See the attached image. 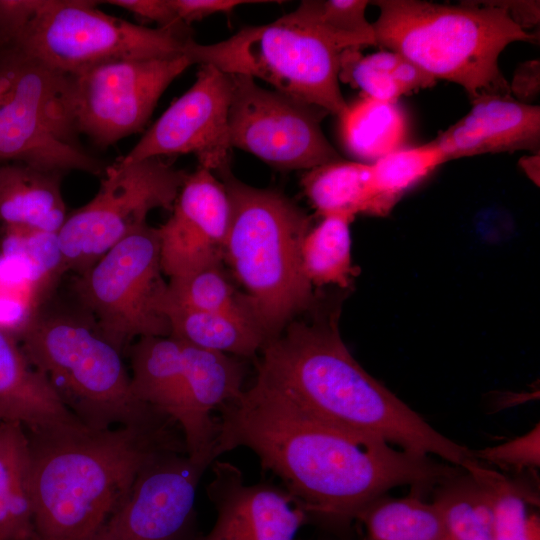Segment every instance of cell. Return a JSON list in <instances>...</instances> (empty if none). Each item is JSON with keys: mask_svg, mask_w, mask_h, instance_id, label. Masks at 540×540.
<instances>
[{"mask_svg": "<svg viewBox=\"0 0 540 540\" xmlns=\"http://www.w3.org/2000/svg\"><path fill=\"white\" fill-rule=\"evenodd\" d=\"M219 411L220 456L239 447L254 452L309 517L350 521L391 489L410 486L417 493L461 471L333 427L256 379Z\"/></svg>", "mask_w": 540, "mask_h": 540, "instance_id": "cell-1", "label": "cell"}, {"mask_svg": "<svg viewBox=\"0 0 540 540\" xmlns=\"http://www.w3.org/2000/svg\"><path fill=\"white\" fill-rule=\"evenodd\" d=\"M255 379L315 418L350 434L461 468L472 449L444 436L352 356L337 315L292 322L261 349Z\"/></svg>", "mask_w": 540, "mask_h": 540, "instance_id": "cell-2", "label": "cell"}, {"mask_svg": "<svg viewBox=\"0 0 540 540\" xmlns=\"http://www.w3.org/2000/svg\"><path fill=\"white\" fill-rule=\"evenodd\" d=\"M27 435L37 540H90L150 463L187 452L165 414L100 431Z\"/></svg>", "mask_w": 540, "mask_h": 540, "instance_id": "cell-3", "label": "cell"}, {"mask_svg": "<svg viewBox=\"0 0 540 540\" xmlns=\"http://www.w3.org/2000/svg\"><path fill=\"white\" fill-rule=\"evenodd\" d=\"M372 3L379 9L372 23L377 45L403 55L435 80L460 85L471 101L482 95H511L499 57L514 42L536 40L497 1Z\"/></svg>", "mask_w": 540, "mask_h": 540, "instance_id": "cell-4", "label": "cell"}, {"mask_svg": "<svg viewBox=\"0 0 540 540\" xmlns=\"http://www.w3.org/2000/svg\"><path fill=\"white\" fill-rule=\"evenodd\" d=\"M230 202L223 259L244 288V302L268 339L313 302L301 260L310 217L283 194L221 176Z\"/></svg>", "mask_w": 540, "mask_h": 540, "instance_id": "cell-5", "label": "cell"}, {"mask_svg": "<svg viewBox=\"0 0 540 540\" xmlns=\"http://www.w3.org/2000/svg\"><path fill=\"white\" fill-rule=\"evenodd\" d=\"M17 339L32 366L86 428L100 431L163 414L135 397L121 352L84 320L39 311Z\"/></svg>", "mask_w": 540, "mask_h": 540, "instance_id": "cell-6", "label": "cell"}, {"mask_svg": "<svg viewBox=\"0 0 540 540\" xmlns=\"http://www.w3.org/2000/svg\"><path fill=\"white\" fill-rule=\"evenodd\" d=\"M68 74L15 48L0 50V162L103 175L79 142Z\"/></svg>", "mask_w": 540, "mask_h": 540, "instance_id": "cell-7", "label": "cell"}, {"mask_svg": "<svg viewBox=\"0 0 540 540\" xmlns=\"http://www.w3.org/2000/svg\"><path fill=\"white\" fill-rule=\"evenodd\" d=\"M184 54L193 64L259 78L276 91L321 107L338 118L348 106L339 86L341 51L283 17L269 24L244 27L212 44H200L191 38Z\"/></svg>", "mask_w": 540, "mask_h": 540, "instance_id": "cell-8", "label": "cell"}, {"mask_svg": "<svg viewBox=\"0 0 540 540\" xmlns=\"http://www.w3.org/2000/svg\"><path fill=\"white\" fill-rule=\"evenodd\" d=\"M99 1L46 0L12 47L64 74L125 58L184 54L188 28H148L96 8Z\"/></svg>", "mask_w": 540, "mask_h": 540, "instance_id": "cell-9", "label": "cell"}, {"mask_svg": "<svg viewBox=\"0 0 540 540\" xmlns=\"http://www.w3.org/2000/svg\"><path fill=\"white\" fill-rule=\"evenodd\" d=\"M161 273L158 230L146 224L78 274L77 298L119 352L136 338L170 335L157 307L166 286Z\"/></svg>", "mask_w": 540, "mask_h": 540, "instance_id": "cell-10", "label": "cell"}, {"mask_svg": "<svg viewBox=\"0 0 540 540\" xmlns=\"http://www.w3.org/2000/svg\"><path fill=\"white\" fill-rule=\"evenodd\" d=\"M188 174L162 157L106 166L94 197L58 232L66 271L78 274L146 225L157 208L171 210Z\"/></svg>", "mask_w": 540, "mask_h": 540, "instance_id": "cell-11", "label": "cell"}, {"mask_svg": "<svg viewBox=\"0 0 540 540\" xmlns=\"http://www.w3.org/2000/svg\"><path fill=\"white\" fill-rule=\"evenodd\" d=\"M192 65L185 54L125 58L68 74L78 133L103 148L141 131L164 91Z\"/></svg>", "mask_w": 540, "mask_h": 540, "instance_id": "cell-12", "label": "cell"}, {"mask_svg": "<svg viewBox=\"0 0 540 540\" xmlns=\"http://www.w3.org/2000/svg\"><path fill=\"white\" fill-rule=\"evenodd\" d=\"M232 83L229 136L232 148L281 169L309 170L342 160L321 128V107L229 74Z\"/></svg>", "mask_w": 540, "mask_h": 540, "instance_id": "cell-13", "label": "cell"}, {"mask_svg": "<svg viewBox=\"0 0 540 540\" xmlns=\"http://www.w3.org/2000/svg\"><path fill=\"white\" fill-rule=\"evenodd\" d=\"M219 456L216 447L197 455L159 456L90 540H182L193 520L200 479Z\"/></svg>", "mask_w": 540, "mask_h": 540, "instance_id": "cell-14", "label": "cell"}, {"mask_svg": "<svg viewBox=\"0 0 540 540\" xmlns=\"http://www.w3.org/2000/svg\"><path fill=\"white\" fill-rule=\"evenodd\" d=\"M231 91L229 74L208 64L199 65L193 85L115 163L191 153L202 168L221 176L230 172Z\"/></svg>", "mask_w": 540, "mask_h": 540, "instance_id": "cell-15", "label": "cell"}, {"mask_svg": "<svg viewBox=\"0 0 540 540\" xmlns=\"http://www.w3.org/2000/svg\"><path fill=\"white\" fill-rule=\"evenodd\" d=\"M229 219L223 182L198 166L182 185L172 215L157 228L162 272L175 279L220 264Z\"/></svg>", "mask_w": 540, "mask_h": 540, "instance_id": "cell-16", "label": "cell"}, {"mask_svg": "<svg viewBox=\"0 0 540 540\" xmlns=\"http://www.w3.org/2000/svg\"><path fill=\"white\" fill-rule=\"evenodd\" d=\"M206 492L216 510L208 537L214 540H296L310 518L293 497L277 486L247 484L241 470L215 460Z\"/></svg>", "mask_w": 540, "mask_h": 540, "instance_id": "cell-17", "label": "cell"}, {"mask_svg": "<svg viewBox=\"0 0 540 540\" xmlns=\"http://www.w3.org/2000/svg\"><path fill=\"white\" fill-rule=\"evenodd\" d=\"M472 108L432 142L446 161L526 150L539 153L540 108L511 95H482Z\"/></svg>", "mask_w": 540, "mask_h": 540, "instance_id": "cell-18", "label": "cell"}, {"mask_svg": "<svg viewBox=\"0 0 540 540\" xmlns=\"http://www.w3.org/2000/svg\"><path fill=\"white\" fill-rule=\"evenodd\" d=\"M244 374L236 358L183 343V417L179 428L188 455L216 447L217 422L212 414L241 395Z\"/></svg>", "mask_w": 540, "mask_h": 540, "instance_id": "cell-19", "label": "cell"}, {"mask_svg": "<svg viewBox=\"0 0 540 540\" xmlns=\"http://www.w3.org/2000/svg\"><path fill=\"white\" fill-rule=\"evenodd\" d=\"M0 421L19 424L30 435L88 429L32 366L18 339L1 328Z\"/></svg>", "mask_w": 540, "mask_h": 540, "instance_id": "cell-20", "label": "cell"}, {"mask_svg": "<svg viewBox=\"0 0 540 540\" xmlns=\"http://www.w3.org/2000/svg\"><path fill=\"white\" fill-rule=\"evenodd\" d=\"M62 173L0 163V225L58 233L67 219Z\"/></svg>", "mask_w": 540, "mask_h": 540, "instance_id": "cell-21", "label": "cell"}, {"mask_svg": "<svg viewBox=\"0 0 540 540\" xmlns=\"http://www.w3.org/2000/svg\"><path fill=\"white\" fill-rule=\"evenodd\" d=\"M131 388L142 403L170 417H183V343L171 335L141 337L131 347Z\"/></svg>", "mask_w": 540, "mask_h": 540, "instance_id": "cell-22", "label": "cell"}, {"mask_svg": "<svg viewBox=\"0 0 540 540\" xmlns=\"http://www.w3.org/2000/svg\"><path fill=\"white\" fill-rule=\"evenodd\" d=\"M158 310L166 318L171 336L199 348L249 357L268 340L248 315L192 310L164 303L158 305Z\"/></svg>", "mask_w": 540, "mask_h": 540, "instance_id": "cell-23", "label": "cell"}, {"mask_svg": "<svg viewBox=\"0 0 540 540\" xmlns=\"http://www.w3.org/2000/svg\"><path fill=\"white\" fill-rule=\"evenodd\" d=\"M0 540H37L26 430L4 422L0 438Z\"/></svg>", "mask_w": 540, "mask_h": 540, "instance_id": "cell-24", "label": "cell"}, {"mask_svg": "<svg viewBox=\"0 0 540 540\" xmlns=\"http://www.w3.org/2000/svg\"><path fill=\"white\" fill-rule=\"evenodd\" d=\"M342 143L349 154L364 163L405 147L409 122L398 102L363 95L339 117Z\"/></svg>", "mask_w": 540, "mask_h": 540, "instance_id": "cell-25", "label": "cell"}, {"mask_svg": "<svg viewBox=\"0 0 540 540\" xmlns=\"http://www.w3.org/2000/svg\"><path fill=\"white\" fill-rule=\"evenodd\" d=\"M303 191L321 216L341 215L354 220L358 214L372 216L374 189L370 163L344 159L306 170Z\"/></svg>", "mask_w": 540, "mask_h": 540, "instance_id": "cell-26", "label": "cell"}, {"mask_svg": "<svg viewBox=\"0 0 540 540\" xmlns=\"http://www.w3.org/2000/svg\"><path fill=\"white\" fill-rule=\"evenodd\" d=\"M339 80L359 88L363 95L388 102H398L401 96L436 83L410 60L391 50L367 56L356 49L342 51Z\"/></svg>", "mask_w": 540, "mask_h": 540, "instance_id": "cell-27", "label": "cell"}, {"mask_svg": "<svg viewBox=\"0 0 540 540\" xmlns=\"http://www.w3.org/2000/svg\"><path fill=\"white\" fill-rule=\"evenodd\" d=\"M486 494L492 520V540H540V519L528 505L535 495L523 485L472 458L461 467Z\"/></svg>", "mask_w": 540, "mask_h": 540, "instance_id": "cell-28", "label": "cell"}, {"mask_svg": "<svg viewBox=\"0 0 540 540\" xmlns=\"http://www.w3.org/2000/svg\"><path fill=\"white\" fill-rule=\"evenodd\" d=\"M356 520L362 523L366 540H444L438 506L417 493L401 498L384 495L364 508Z\"/></svg>", "mask_w": 540, "mask_h": 540, "instance_id": "cell-29", "label": "cell"}, {"mask_svg": "<svg viewBox=\"0 0 540 540\" xmlns=\"http://www.w3.org/2000/svg\"><path fill=\"white\" fill-rule=\"evenodd\" d=\"M352 221L341 215L325 216L306 233L301 260L312 286L333 285L345 289L353 284L359 268L352 260Z\"/></svg>", "mask_w": 540, "mask_h": 540, "instance_id": "cell-30", "label": "cell"}, {"mask_svg": "<svg viewBox=\"0 0 540 540\" xmlns=\"http://www.w3.org/2000/svg\"><path fill=\"white\" fill-rule=\"evenodd\" d=\"M367 0H305L282 17L302 26L344 51L377 45L372 23L365 11Z\"/></svg>", "mask_w": 540, "mask_h": 540, "instance_id": "cell-31", "label": "cell"}, {"mask_svg": "<svg viewBox=\"0 0 540 540\" xmlns=\"http://www.w3.org/2000/svg\"><path fill=\"white\" fill-rule=\"evenodd\" d=\"M445 162L442 152L431 141L403 147L370 163L374 189L372 216H387L409 190Z\"/></svg>", "mask_w": 540, "mask_h": 540, "instance_id": "cell-32", "label": "cell"}, {"mask_svg": "<svg viewBox=\"0 0 540 540\" xmlns=\"http://www.w3.org/2000/svg\"><path fill=\"white\" fill-rule=\"evenodd\" d=\"M433 501L442 515L444 540H492L488 498L468 473L441 483Z\"/></svg>", "mask_w": 540, "mask_h": 540, "instance_id": "cell-33", "label": "cell"}, {"mask_svg": "<svg viewBox=\"0 0 540 540\" xmlns=\"http://www.w3.org/2000/svg\"><path fill=\"white\" fill-rule=\"evenodd\" d=\"M161 303L192 310L252 317L242 295L235 291L222 272L220 264L200 269L180 278L169 279L158 298L157 307Z\"/></svg>", "mask_w": 540, "mask_h": 540, "instance_id": "cell-34", "label": "cell"}, {"mask_svg": "<svg viewBox=\"0 0 540 540\" xmlns=\"http://www.w3.org/2000/svg\"><path fill=\"white\" fill-rule=\"evenodd\" d=\"M1 254L19 264L44 298L66 272L58 233L24 228H2Z\"/></svg>", "mask_w": 540, "mask_h": 540, "instance_id": "cell-35", "label": "cell"}, {"mask_svg": "<svg viewBox=\"0 0 540 540\" xmlns=\"http://www.w3.org/2000/svg\"><path fill=\"white\" fill-rule=\"evenodd\" d=\"M42 301L22 265L0 253V328L17 338Z\"/></svg>", "mask_w": 540, "mask_h": 540, "instance_id": "cell-36", "label": "cell"}, {"mask_svg": "<svg viewBox=\"0 0 540 540\" xmlns=\"http://www.w3.org/2000/svg\"><path fill=\"white\" fill-rule=\"evenodd\" d=\"M472 455L483 464H494L506 470L523 471L540 466V424L529 432L505 443L473 449Z\"/></svg>", "mask_w": 540, "mask_h": 540, "instance_id": "cell-37", "label": "cell"}, {"mask_svg": "<svg viewBox=\"0 0 540 540\" xmlns=\"http://www.w3.org/2000/svg\"><path fill=\"white\" fill-rule=\"evenodd\" d=\"M46 0H0V50L12 48Z\"/></svg>", "mask_w": 540, "mask_h": 540, "instance_id": "cell-38", "label": "cell"}, {"mask_svg": "<svg viewBox=\"0 0 540 540\" xmlns=\"http://www.w3.org/2000/svg\"><path fill=\"white\" fill-rule=\"evenodd\" d=\"M101 3L127 10L138 18L156 22L159 27L188 28L178 20L170 0H107Z\"/></svg>", "mask_w": 540, "mask_h": 540, "instance_id": "cell-39", "label": "cell"}, {"mask_svg": "<svg viewBox=\"0 0 540 540\" xmlns=\"http://www.w3.org/2000/svg\"><path fill=\"white\" fill-rule=\"evenodd\" d=\"M264 0H170L178 20L189 26L216 13H228L244 4L265 3Z\"/></svg>", "mask_w": 540, "mask_h": 540, "instance_id": "cell-40", "label": "cell"}, {"mask_svg": "<svg viewBox=\"0 0 540 540\" xmlns=\"http://www.w3.org/2000/svg\"><path fill=\"white\" fill-rule=\"evenodd\" d=\"M511 95H515L518 101L527 103L528 99L536 96L539 92V62L528 61L522 64L516 71L513 81L510 83Z\"/></svg>", "mask_w": 540, "mask_h": 540, "instance_id": "cell-41", "label": "cell"}, {"mask_svg": "<svg viewBox=\"0 0 540 540\" xmlns=\"http://www.w3.org/2000/svg\"><path fill=\"white\" fill-rule=\"evenodd\" d=\"M512 19L523 29L539 24V2L537 1H497Z\"/></svg>", "mask_w": 540, "mask_h": 540, "instance_id": "cell-42", "label": "cell"}, {"mask_svg": "<svg viewBox=\"0 0 540 540\" xmlns=\"http://www.w3.org/2000/svg\"><path fill=\"white\" fill-rule=\"evenodd\" d=\"M520 165L532 180L539 179V153L522 158Z\"/></svg>", "mask_w": 540, "mask_h": 540, "instance_id": "cell-43", "label": "cell"}, {"mask_svg": "<svg viewBox=\"0 0 540 540\" xmlns=\"http://www.w3.org/2000/svg\"><path fill=\"white\" fill-rule=\"evenodd\" d=\"M3 426H4V422L0 421V438H1V435H2V431H3Z\"/></svg>", "mask_w": 540, "mask_h": 540, "instance_id": "cell-44", "label": "cell"}, {"mask_svg": "<svg viewBox=\"0 0 540 540\" xmlns=\"http://www.w3.org/2000/svg\"><path fill=\"white\" fill-rule=\"evenodd\" d=\"M206 540H214V539H211V538L207 537Z\"/></svg>", "mask_w": 540, "mask_h": 540, "instance_id": "cell-45", "label": "cell"}]
</instances>
